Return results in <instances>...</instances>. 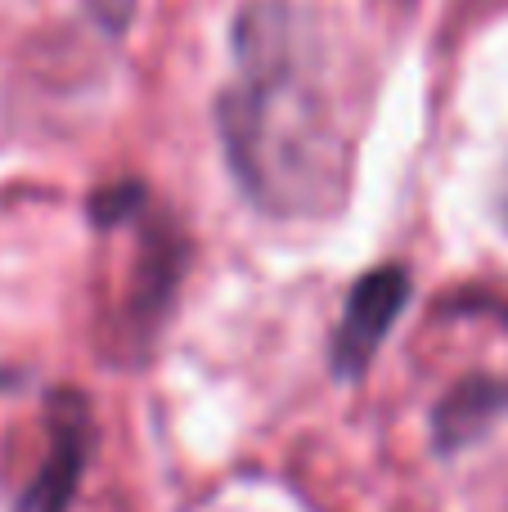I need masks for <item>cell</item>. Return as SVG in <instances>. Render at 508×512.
Masks as SVG:
<instances>
[{
	"label": "cell",
	"mask_w": 508,
	"mask_h": 512,
	"mask_svg": "<svg viewBox=\"0 0 508 512\" xmlns=\"http://www.w3.org/2000/svg\"><path fill=\"white\" fill-rule=\"evenodd\" d=\"M216 135L243 198L275 221H324L351 194V131L320 45L284 0H248L230 32Z\"/></svg>",
	"instance_id": "cell-1"
},
{
	"label": "cell",
	"mask_w": 508,
	"mask_h": 512,
	"mask_svg": "<svg viewBox=\"0 0 508 512\" xmlns=\"http://www.w3.org/2000/svg\"><path fill=\"white\" fill-rule=\"evenodd\" d=\"M405 301H410V270L405 265H374L369 274H360L329 342V364L338 378H360L374 364L378 346L387 342L392 324L401 319Z\"/></svg>",
	"instance_id": "cell-2"
},
{
	"label": "cell",
	"mask_w": 508,
	"mask_h": 512,
	"mask_svg": "<svg viewBox=\"0 0 508 512\" xmlns=\"http://www.w3.org/2000/svg\"><path fill=\"white\" fill-rule=\"evenodd\" d=\"M45 427H50V450H45L41 468H36L32 486L23 495V512H68L81 490L90 445H95V423H90L86 396L54 391Z\"/></svg>",
	"instance_id": "cell-3"
},
{
	"label": "cell",
	"mask_w": 508,
	"mask_h": 512,
	"mask_svg": "<svg viewBox=\"0 0 508 512\" xmlns=\"http://www.w3.org/2000/svg\"><path fill=\"white\" fill-rule=\"evenodd\" d=\"M508 409V382L473 373V378L455 382L446 396L437 400V414H432V445L441 454H455L464 445L482 441Z\"/></svg>",
	"instance_id": "cell-4"
},
{
	"label": "cell",
	"mask_w": 508,
	"mask_h": 512,
	"mask_svg": "<svg viewBox=\"0 0 508 512\" xmlns=\"http://www.w3.org/2000/svg\"><path fill=\"white\" fill-rule=\"evenodd\" d=\"M144 207H149V189L140 180H117L90 198V221H95V230H113V225L140 221Z\"/></svg>",
	"instance_id": "cell-5"
},
{
	"label": "cell",
	"mask_w": 508,
	"mask_h": 512,
	"mask_svg": "<svg viewBox=\"0 0 508 512\" xmlns=\"http://www.w3.org/2000/svg\"><path fill=\"white\" fill-rule=\"evenodd\" d=\"M131 5H135V0H95V9H99V18H104V27H113V32L126 23Z\"/></svg>",
	"instance_id": "cell-6"
},
{
	"label": "cell",
	"mask_w": 508,
	"mask_h": 512,
	"mask_svg": "<svg viewBox=\"0 0 508 512\" xmlns=\"http://www.w3.org/2000/svg\"><path fill=\"white\" fill-rule=\"evenodd\" d=\"M504 221H508V189H504Z\"/></svg>",
	"instance_id": "cell-7"
}]
</instances>
